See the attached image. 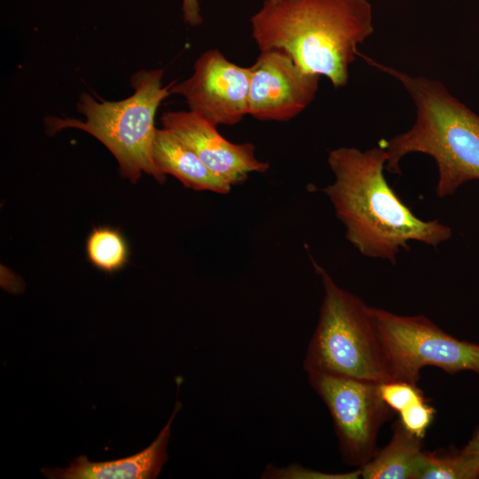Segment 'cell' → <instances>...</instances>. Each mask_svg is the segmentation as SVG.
Returning a JSON list of instances; mask_svg holds the SVG:
<instances>
[{
  "label": "cell",
  "mask_w": 479,
  "mask_h": 479,
  "mask_svg": "<svg viewBox=\"0 0 479 479\" xmlns=\"http://www.w3.org/2000/svg\"><path fill=\"white\" fill-rule=\"evenodd\" d=\"M387 161L386 149L380 145L365 151L334 149L327 162L334 181L322 191L344 225L347 240L366 257L396 264L410 241L436 247L452 232L437 219L425 221L412 213L386 180Z\"/></svg>",
  "instance_id": "1"
},
{
  "label": "cell",
  "mask_w": 479,
  "mask_h": 479,
  "mask_svg": "<svg viewBox=\"0 0 479 479\" xmlns=\"http://www.w3.org/2000/svg\"><path fill=\"white\" fill-rule=\"evenodd\" d=\"M250 22L261 51L281 50L335 88L348 83L357 46L373 32L367 0H267Z\"/></svg>",
  "instance_id": "2"
},
{
  "label": "cell",
  "mask_w": 479,
  "mask_h": 479,
  "mask_svg": "<svg viewBox=\"0 0 479 479\" xmlns=\"http://www.w3.org/2000/svg\"><path fill=\"white\" fill-rule=\"evenodd\" d=\"M360 56L399 81L416 107V120L409 130L380 141L388 154L385 169L400 174L399 163L409 153L431 156L438 170L436 192L439 198L453 194L467 181L479 180V115L453 97L442 82L411 76Z\"/></svg>",
  "instance_id": "3"
},
{
  "label": "cell",
  "mask_w": 479,
  "mask_h": 479,
  "mask_svg": "<svg viewBox=\"0 0 479 479\" xmlns=\"http://www.w3.org/2000/svg\"><path fill=\"white\" fill-rule=\"evenodd\" d=\"M163 75L161 68L135 72L130 80L133 93L118 101L82 92L75 107L84 119L48 116L45 131L49 135L70 128L85 131L109 150L122 176L131 183L146 173L162 184L166 177L157 169L153 156L155 115L161 103L171 95L174 83L164 86Z\"/></svg>",
  "instance_id": "4"
},
{
  "label": "cell",
  "mask_w": 479,
  "mask_h": 479,
  "mask_svg": "<svg viewBox=\"0 0 479 479\" xmlns=\"http://www.w3.org/2000/svg\"><path fill=\"white\" fill-rule=\"evenodd\" d=\"M312 263L321 279L324 297L303 360L304 370L378 384L391 381L370 306Z\"/></svg>",
  "instance_id": "5"
},
{
  "label": "cell",
  "mask_w": 479,
  "mask_h": 479,
  "mask_svg": "<svg viewBox=\"0 0 479 479\" xmlns=\"http://www.w3.org/2000/svg\"><path fill=\"white\" fill-rule=\"evenodd\" d=\"M391 381L417 384L424 366L479 374V344L459 340L427 317L401 316L370 306Z\"/></svg>",
  "instance_id": "6"
},
{
  "label": "cell",
  "mask_w": 479,
  "mask_h": 479,
  "mask_svg": "<svg viewBox=\"0 0 479 479\" xmlns=\"http://www.w3.org/2000/svg\"><path fill=\"white\" fill-rule=\"evenodd\" d=\"M308 377L330 412L344 463L361 467L378 452L379 429L395 412L380 384L317 373Z\"/></svg>",
  "instance_id": "7"
},
{
  "label": "cell",
  "mask_w": 479,
  "mask_h": 479,
  "mask_svg": "<svg viewBox=\"0 0 479 479\" xmlns=\"http://www.w3.org/2000/svg\"><path fill=\"white\" fill-rule=\"evenodd\" d=\"M250 72V67L238 66L218 50H208L195 60L189 78L174 82L170 93L184 97L189 110L216 125H235L247 114Z\"/></svg>",
  "instance_id": "8"
},
{
  "label": "cell",
  "mask_w": 479,
  "mask_h": 479,
  "mask_svg": "<svg viewBox=\"0 0 479 479\" xmlns=\"http://www.w3.org/2000/svg\"><path fill=\"white\" fill-rule=\"evenodd\" d=\"M247 114L261 121L287 122L313 100L320 76L297 66L285 51H262L250 67Z\"/></svg>",
  "instance_id": "9"
},
{
  "label": "cell",
  "mask_w": 479,
  "mask_h": 479,
  "mask_svg": "<svg viewBox=\"0 0 479 479\" xmlns=\"http://www.w3.org/2000/svg\"><path fill=\"white\" fill-rule=\"evenodd\" d=\"M161 122L162 128L178 137L232 185L244 182L249 173H263L270 168L268 162L256 158L253 144L230 142L219 133L216 123L197 112L167 111Z\"/></svg>",
  "instance_id": "10"
},
{
  "label": "cell",
  "mask_w": 479,
  "mask_h": 479,
  "mask_svg": "<svg viewBox=\"0 0 479 479\" xmlns=\"http://www.w3.org/2000/svg\"><path fill=\"white\" fill-rule=\"evenodd\" d=\"M181 408L176 402L174 411L155 440L132 456L104 462H92L86 456L77 457L65 468L43 467L41 473L51 479H153L156 478L168 459L167 445L171 423Z\"/></svg>",
  "instance_id": "11"
},
{
  "label": "cell",
  "mask_w": 479,
  "mask_h": 479,
  "mask_svg": "<svg viewBox=\"0 0 479 479\" xmlns=\"http://www.w3.org/2000/svg\"><path fill=\"white\" fill-rule=\"evenodd\" d=\"M153 156L159 171L171 175L185 187L226 194L232 185L212 171L178 137L161 128L156 130Z\"/></svg>",
  "instance_id": "12"
},
{
  "label": "cell",
  "mask_w": 479,
  "mask_h": 479,
  "mask_svg": "<svg viewBox=\"0 0 479 479\" xmlns=\"http://www.w3.org/2000/svg\"><path fill=\"white\" fill-rule=\"evenodd\" d=\"M392 429L389 443L360 467L362 478L420 479L425 456L424 438L410 433L399 420Z\"/></svg>",
  "instance_id": "13"
},
{
  "label": "cell",
  "mask_w": 479,
  "mask_h": 479,
  "mask_svg": "<svg viewBox=\"0 0 479 479\" xmlns=\"http://www.w3.org/2000/svg\"><path fill=\"white\" fill-rule=\"evenodd\" d=\"M85 250L90 263L106 273L122 270L130 256L126 239L110 226L94 227L87 238Z\"/></svg>",
  "instance_id": "14"
},
{
  "label": "cell",
  "mask_w": 479,
  "mask_h": 479,
  "mask_svg": "<svg viewBox=\"0 0 479 479\" xmlns=\"http://www.w3.org/2000/svg\"><path fill=\"white\" fill-rule=\"evenodd\" d=\"M479 477V466L461 450L452 452L425 451L420 479H473Z\"/></svg>",
  "instance_id": "15"
},
{
  "label": "cell",
  "mask_w": 479,
  "mask_h": 479,
  "mask_svg": "<svg viewBox=\"0 0 479 479\" xmlns=\"http://www.w3.org/2000/svg\"><path fill=\"white\" fill-rule=\"evenodd\" d=\"M379 389L384 402L398 413L416 403L426 400L417 384L389 381L380 383Z\"/></svg>",
  "instance_id": "16"
},
{
  "label": "cell",
  "mask_w": 479,
  "mask_h": 479,
  "mask_svg": "<svg viewBox=\"0 0 479 479\" xmlns=\"http://www.w3.org/2000/svg\"><path fill=\"white\" fill-rule=\"evenodd\" d=\"M262 478L272 479H356L361 477V469L342 474H327L291 464L286 467L269 465L261 475Z\"/></svg>",
  "instance_id": "17"
},
{
  "label": "cell",
  "mask_w": 479,
  "mask_h": 479,
  "mask_svg": "<svg viewBox=\"0 0 479 479\" xmlns=\"http://www.w3.org/2000/svg\"><path fill=\"white\" fill-rule=\"evenodd\" d=\"M436 410L425 401L416 403L399 412L402 425L410 433L425 438L428 428L430 426Z\"/></svg>",
  "instance_id": "18"
},
{
  "label": "cell",
  "mask_w": 479,
  "mask_h": 479,
  "mask_svg": "<svg viewBox=\"0 0 479 479\" xmlns=\"http://www.w3.org/2000/svg\"><path fill=\"white\" fill-rule=\"evenodd\" d=\"M184 20L190 26H198L202 22L199 0H183Z\"/></svg>",
  "instance_id": "19"
},
{
  "label": "cell",
  "mask_w": 479,
  "mask_h": 479,
  "mask_svg": "<svg viewBox=\"0 0 479 479\" xmlns=\"http://www.w3.org/2000/svg\"><path fill=\"white\" fill-rule=\"evenodd\" d=\"M461 452L479 466V428H476L472 438L461 449Z\"/></svg>",
  "instance_id": "20"
}]
</instances>
